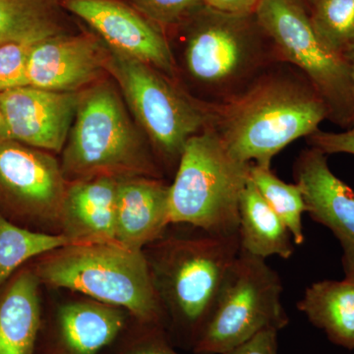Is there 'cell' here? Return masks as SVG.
<instances>
[{
    "mask_svg": "<svg viewBox=\"0 0 354 354\" xmlns=\"http://www.w3.org/2000/svg\"><path fill=\"white\" fill-rule=\"evenodd\" d=\"M124 309L81 295L44 308L36 354H102L131 321Z\"/></svg>",
    "mask_w": 354,
    "mask_h": 354,
    "instance_id": "7c38bea8",
    "label": "cell"
},
{
    "mask_svg": "<svg viewBox=\"0 0 354 354\" xmlns=\"http://www.w3.org/2000/svg\"><path fill=\"white\" fill-rule=\"evenodd\" d=\"M41 288L30 261L0 291V354H36L44 311Z\"/></svg>",
    "mask_w": 354,
    "mask_h": 354,
    "instance_id": "ac0fdd59",
    "label": "cell"
},
{
    "mask_svg": "<svg viewBox=\"0 0 354 354\" xmlns=\"http://www.w3.org/2000/svg\"><path fill=\"white\" fill-rule=\"evenodd\" d=\"M118 179L95 177L67 183L60 211V235L71 244L115 241Z\"/></svg>",
    "mask_w": 354,
    "mask_h": 354,
    "instance_id": "e0dca14e",
    "label": "cell"
},
{
    "mask_svg": "<svg viewBox=\"0 0 354 354\" xmlns=\"http://www.w3.org/2000/svg\"><path fill=\"white\" fill-rule=\"evenodd\" d=\"M239 239L242 250L266 259H290L295 245L290 230L249 179L239 203Z\"/></svg>",
    "mask_w": 354,
    "mask_h": 354,
    "instance_id": "ffe728a7",
    "label": "cell"
},
{
    "mask_svg": "<svg viewBox=\"0 0 354 354\" xmlns=\"http://www.w3.org/2000/svg\"><path fill=\"white\" fill-rule=\"evenodd\" d=\"M81 92H55L26 86L0 93V109L11 140L62 153Z\"/></svg>",
    "mask_w": 354,
    "mask_h": 354,
    "instance_id": "4fadbf2b",
    "label": "cell"
},
{
    "mask_svg": "<svg viewBox=\"0 0 354 354\" xmlns=\"http://www.w3.org/2000/svg\"><path fill=\"white\" fill-rule=\"evenodd\" d=\"M278 272L263 258L241 250L230 267L195 354H225L262 330L290 322Z\"/></svg>",
    "mask_w": 354,
    "mask_h": 354,
    "instance_id": "ba28073f",
    "label": "cell"
},
{
    "mask_svg": "<svg viewBox=\"0 0 354 354\" xmlns=\"http://www.w3.org/2000/svg\"><path fill=\"white\" fill-rule=\"evenodd\" d=\"M60 165L68 183L95 177H164L152 146L133 122L120 90L108 80L81 91Z\"/></svg>",
    "mask_w": 354,
    "mask_h": 354,
    "instance_id": "277c9868",
    "label": "cell"
},
{
    "mask_svg": "<svg viewBox=\"0 0 354 354\" xmlns=\"http://www.w3.org/2000/svg\"><path fill=\"white\" fill-rule=\"evenodd\" d=\"M293 172L307 213L337 237L346 278L354 279V191L333 174L327 155L312 147L298 156Z\"/></svg>",
    "mask_w": 354,
    "mask_h": 354,
    "instance_id": "9a60e30c",
    "label": "cell"
},
{
    "mask_svg": "<svg viewBox=\"0 0 354 354\" xmlns=\"http://www.w3.org/2000/svg\"><path fill=\"white\" fill-rule=\"evenodd\" d=\"M328 118L327 106L307 77L281 62L232 101L213 106L209 128L237 160L271 167L277 153Z\"/></svg>",
    "mask_w": 354,
    "mask_h": 354,
    "instance_id": "3957f363",
    "label": "cell"
},
{
    "mask_svg": "<svg viewBox=\"0 0 354 354\" xmlns=\"http://www.w3.org/2000/svg\"><path fill=\"white\" fill-rule=\"evenodd\" d=\"M41 286L124 309L136 322L167 330L143 251L118 242L68 244L31 261Z\"/></svg>",
    "mask_w": 354,
    "mask_h": 354,
    "instance_id": "5b68a950",
    "label": "cell"
},
{
    "mask_svg": "<svg viewBox=\"0 0 354 354\" xmlns=\"http://www.w3.org/2000/svg\"><path fill=\"white\" fill-rule=\"evenodd\" d=\"M68 181L53 153L0 139V216L34 232L60 235Z\"/></svg>",
    "mask_w": 354,
    "mask_h": 354,
    "instance_id": "30bf717a",
    "label": "cell"
},
{
    "mask_svg": "<svg viewBox=\"0 0 354 354\" xmlns=\"http://www.w3.org/2000/svg\"><path fill=\"white\" fill-rule=\"evenodd\" d=\"M205 6L218 12L246 15L255 13L260 0H202Z\"/></svg>",
    "mask_w": 354,
    "mask_h": 354,
    "instance_id": "f546056e",
    "label": "cell"
},
{
    "mask_svg": "<svg viewBox=\"0 0 354 354\" xmlns=\"http://www.w3.org/2000/svg\"><path fill=\"white\" fill-rule=\"evenodd\" d=\"M310 322L333 344L354 349V279L317 281L297 304Z\"/></svg>",
    "mask_w": 354,
    "mask_h": 354,
    "instance_id": "d6986e66",
    "label": "cell"
},
{
    "mask_svg": "<svg viewBox=\"0 0 354 354\" xmlns=\"http://www.w3.org/2000/svg\"><path fill=\"white\" fill-rule=\"evenodd\" d=\"M106 71L118 84L160 167L176 171L188 140L211 127L213 106L191 97L158 69L109 50Z\"/></svg>",
    "mask_w": 354,
    "mask_h": 354,
    "instance_id": "52a82bcc",
    "label": "cell"
},
{
    "mask_svg": "<svg viewBox=\"0 0 354 354\" xmlns=\"http://www.w3.org/2000/svg\"><path fill=\"white\" fill-rule=\"evenodd\" d=\"M169 185L164 179H118L115 241L133 251H143L171 225Z\"/></svg>",
    "mask_w": 354,
    "mask_h": 354,
    "instance_id": "2e32d148",
    "label": "cell"
},
{
    "mask_svg": "<svg viewBox=\"0 0 354 354\" xmlns=\"http://www.w3.org/2000/svg\"><path fill=\"white\" fill-rule=\"evenodd\" d=\"M68 244L71 242L62 235L18 227L0 216V291L30 261Z\"/></svg>",
    "mask_w": 354,
    "mask_h": 354,
    "instance_id": "7402d4cb",
    "label": "cell"
},
{
    "mask_svg": "<svg viewBox=\"0 0 354 354\" xmlns=\"http://www.w3.org/2000/svg\"><path fill=\"white\" fill-rule=\"evenodd\" d=\"M309 146L326 155L348 153L354 156V127L344 132H326L319 128L306 137Z\"/></svg>",
    "mask_w": 354,
    "mask_h": 354,
    "instance_id": "83f0119b",
    "label": "cell"
},
{
    "mask_svg": "<svg viewBox=\"0 0 354 354\" xmlns=\"http://www.w3.org/2000/svg\"><path fill=\"white\" fill-rule=\"evenodd\" d=\"M250 179L265 201L285 223L293 242H304L302 215L307 212L304 194L297 183H286L271 171V167L251 165Z\"/></svg>",
    "mask_w": 354,
    "mask_h": 354,
    "instance_id": "603a6c76",
    "label": "cell"
},
{
    "mask_svg": "<svg viewBox=\"0 0 354 354\" xmlns=\"http://www.w3.org/2000/svg\"><path fill=\"white\" fill-rule=\"evenodd\" d=\"M255 16L283 62L301 71L321 95L328 120L344 129L353 127L348 59L324 43L304 7L295 0H260Z\"/></svg>",
    "mask_w": 354,
    "mask_h": 354,
    "instance_id": "9c48e42d",
    "label": "cell"
},
{
    "mask_svg": "<svg viewBox=\"0 0 354 354\" xmlns=\"http://www.w3.org/2000/svg\"><path fill=\"white\" fill-rule=\"evenodd\" d=\"M251 165L228 152L211 128L188 140L169 185L171 223L239 234V203Z\"/></svg>",
    "mask_w": 354,
    "mask_h": 354,
    "instance_id": "8992f818",
    "label": "cell"
},
{
    "mask_svg": "<svg viewBox=\"0 0 354 354\" xmlns=\"http://www.w3.org/2000/svg\"><path fill=\"white\" fill-rule=\"evenodd\" d=\"M278 330L268 329L225 354H279Z\"/></svg>",
    "mask_w": 354,
    "mask_h": 354,
    "instance_id": "f1b7e54d",
    "label": "cell"
},
{
    "mask_svg": "<svg viewBox=\"0 0 354 354\" xmlns=\"http://www.w3.org/2000/svg\"><path fill=\"white\" fill-rule=\"evenodd\" d=\"M129 4L167 38L206 6L202 0H129Z\"/></svg>",
    "mask_w": 354,
    "mask_h": 354,
    "instance_id": "484cf974",
    "label": "cell"
},
{
    "mask_svg": "<svg viewBox=\"0 0 354 354\" xmlns=\"http://www.w3.org/2000/svg\"><path fill=\"white\" fill-rule=\"evenodd\" d=\"M295 1H297L300 6L304 7L305 10L307 11V13H308L310 7L313 6V4L315 3L317 0H295Z\"/></svg>",
    "mask_w": 354,
    "mask_h": 354,
    "instance_id": "d6a6232c",
    "label": "cell"
},
{
    "mask_svg": "<svg viewBox=\"0 0 354 354\" xmlns=\"http://www.w3.org/2000/svg\"><path fill=\"white\" fill-rule=\"evenodd\" d=\"M241 250L239 234L185 223H171L143 249L172 344L194 348Z\"/></svg>",
    "mask_w": 354,
    "mask_h": 354,
    "instance_id": "6da1fadb",
    "label": "cell"
},
{
    "mask_svg": "<svg viewBox=\"0 0 354 354\" xmlns=\"http://www.w3.org/2000/svg\"><path fill=\"white\" fill-rule=\"evenodd\" d=\"M349 66V76H351V95H353V127H354V50L346 55Z\"/></svg>",
    "mask_w": 354,
    "mask_h": 354,
    "instance_id": "4dcf8cb0",
    "label": "cell"
},
{
    "mask_svg": "<svg viewBox=\"0 0 354 354\" xmlns=\"http://www.w3.org/2000/svg\"><path fill=\"white\" fill-rule=\"evenodd\" d=\"M38 41H9L0 44V93L29 86L28 64Z\"/></svg>",
    "mask_w": 354,
    "mask_h": 354,
    "instance_id": "4316f807",
    "label": "cell"
},
{
    "mask_svg": "<svg viewBox=\"0 0 354 354\" xmlns=\"http://www.w3.org/2000/svg\"><path fill=\"white\" fill-rule=\"evenodd\" d=\"M171 35L177 36L171 50L177 83L209 106L232 101L283 62L255 13L236 15L205 6Z\"/></svg>",
    "mask_w": 354,
    "mask_h": 354,
    "instance_id": "7a4b0ae2",
    "label": "cell"
},
{
    "mask_svg": "<svg viewBox=\"0 0 354 354\" xmlns=\"http://www.w3.org/2000/svg\"><path fill=\"white\" fill-rule=\"evenodd\" d=\"M108 57V48L94 32L48 37L32 46L28 64L29 86L81 92L100 81L106 72Z\"/></svg>",
    "mask_w": 354,
    "mask_h": 354,
    "instance_id": "5bb4252c",
    "label": "cell"
},
{
    "mask_svg": "<svg viewBox=\"0 0 354 354\" xmlns=\"http://www.w3.org/2000/svg\"><path fill=\"white\" fill-rule=\"evenodd\" d=\"M0 139H10L6 118H4L1 109H0Z\"/></svg>",
    "mask_w": 354,
    "mask_h": 354,
    "instance_id": "1f68e13d",
    "label": "cell"
},
{
    "mask_svg": "<svg viewBox=\"0 0 354 354\" xmlns=\"http://www.w3.org/2000/svg\"><path fill=\"white\" fill-rule=\"evenodd\" d=\"M308 15L330 50L346 57L354 50V0H317Z\"/></svg>",
    "mask_w": 354,
    "mask_h": 354,
    "instance_id": "cb8c5ba5",
    "label": "cell"
},
{
    "mask_svg": "<svg viewBox=\"0 0 354 354\" xmlns=\"http://www.w3.org/2000/svg\"><path fill=\"white\" fill-rule=\"evenodd\" d=\"M64 11L62 0H0V44L66 32Z\"/></svg>",
    "mask_w": 354,
    "mask_h": 354,
    "instance_id": "44dd1931",
    "label": "cell"
},
{
    "mask_svg": "<svg viewBox=\"0 0 354 354\" xmlns=\"http://www.w3.org/2000/svg\"><path fill=\"white\" fill-rule=\"evenodd\" d=\"M102 354H179L167 330L130 321L116 341Z\"/></svg>",
    "mask_w": 354,
    "mask_h": 354,
    "instance_id": "d4e9b609",
    "label": "cell"
},
{
    "mask_svg": "<svg viewBox=\"0 0 354 354\" xmlns=\"http://www.w3.org/2000/svg\"><path fill=\"white\" fill-rule=\"evenodd\" d=\"M64 11L92 30L109 50L138 60L177 82L176 62L167 36L122 0H62Z\"/></svg>",
    "mask_w": 354,
    "mask_h": 354,
    "instance_id": "8fae6325",
    "label": "cell"
}]
</instances>
